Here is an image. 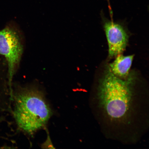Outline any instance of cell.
I'll use <instances>...</instances> for the list:
<instances>
[{
    "label": "cell",
    "mask_w": 149,
    "mask_h": 149,
    "mask_svg": "<svg viewBox=\"0 0 149 149\" xmlns=\"http://www.w3.org/2000/svg\"><path fill=\"white\" fill-rule=\"evenodd\" d=\"M23 52L21 37L15 28L8 25L0 30V55L5 58L10 84L19 66Z\"/></svg>",
    "instance_id": "cell-3"
},
{
    "label": "cell",
    "mask_w": 149,
    "mask_h": 149,
    "mask_svg": "<svg viewBox=\"0 0 149 149\" xmlns=\"http://www.w3.org/2000/svg\"><path fill=\"white\" fill-rule=\"evenodd\" d=\"M135 77L131 72L126 79H120L107 66L99 85L98 97L100 105L112 120H122L129 114Z\"/></svg>",
    "instance_id": "cell-1"
},
{
    "label": "cell",
    "mask_w": 149,
    "mask_h": 149,
    "mask_svg": "<svg viewBox=\"0 0 149 149\" xmlns=\"http://www.w3.org/2000/svg\"><path fill=\"white\" fill-rule=\"evenodd\" d=\"M134 55L124 56L121 54L117 56L113 62L107 67L113 74L123 79H126L130 73Z\"/></svg>",
    "instance_id": "cell-5"
},
{
    "label": "cell",
    "mask_w": 149,
    "mask_h": 149,
    "mask_svg": "<svg viewBox=\"0 0 149 149\" xmlns=\"http://www.w3.org/2000/svg\"><path fill=\"white\" fill-rule=\"evenodd\" d=\"M104 28L109 46V58L115 57L123 52L128 42L129 36L122 25L109 20H106Z\"/></svg>",
    "instance_id": "cell-4"
},
{
    "label": "cell",
    "mask_w": 149,
    "mask_h": 149,
    "mask_svg": "<svg viewBox=\"0 0 149 149\" xmlns=\"http://www.w3.org/2000/svg\"><path fill=\"white\" fill-rule=\"evenodd\" d=\"M14 97V116L20 130L33 134L45 126L53 113L41 91L33 87H20Z\"/></svg>",
    "instance_id": "cell-2"
}]
</instances>
